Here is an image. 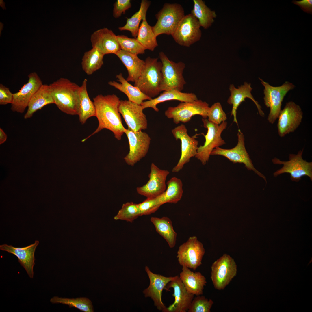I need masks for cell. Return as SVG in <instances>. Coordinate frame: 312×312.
<instances>
[{
  "instance_id": "cell-1",
  "label": "cell",
  "mask_w": 312,
  "mask_h": 312,
  "mask_svg": "<svg viewBox=\"0 0 312 312\" xmlns=\"http://www.w3.org/2000/svg\"><path fill=\"white\" fill-rule=\"evenodd\" d=\"M93 100L96 110L95 116L98 119V126L92 133L81 142H85L104 129L111 131L116 139L120 140L126 129L122 123L119 111L120 101L119 98L114 94L106 95L100 94L94 97Z\"/></svg>"
},
{
  "instance_id": "cell-2",
  "label": "cell",
  "mask_w": 312,
  "mask_h": 312,
  "mask_svg": "<svg viewBox=\"0 0 312 312\" xmlns=\"http://www.w3.org/2000/svg\"><path fill=\"white\" fill-rule=\"evenodd\" d=\"M54 103L63 112L78 115L80 86L65 78H60L49 85Z\"/></svg>"
},
{
  "instance_id": "cell-3",
  "label": "cell",
  "mask_w": 312,
  "mask_h": 312,
  "mask_svg": "<svg viewBox=\"0 0 312 312\" xmlns=\"http://www.w3.org/2000/svg\"><path fill=\"white\" fill-rule=\"evenodd\" d=\"M144 61V65L140 76L134 82V86L152 99L162 91V64L161 62L158 61V58L150 57Z\"/></svg>"
},
{
  "instance_id": "cell-4",
  "label": "cell",
  "mask_w": 312,
  "mask_h": 312,
  "mask_svg": "<svg viewBox=\"0 0 312 312\" xmlns=\"http://www.w3.org/2000/svg\"><path fill=\"white\" fill-rule=\"evenodd\" d=\"M185 15L182 5L177 3H165L155 16L157 21L152 30L156 37L161 34L172 35Z\"/></svg>"
},
{
  "instance_id": "cell-5",
  "label": "cell",
  "mask_w": 312,
  "mask_h": 312,
  "mask_svg": "<svg viewBox=\"0 0 312 312\" xmlns=\"http://www.w3.org/2000/svg\"><path fill=\"white\" fill-rule=\"evenodd\" d=\"M159 57L162 64V91L175 90L181 91L186 83L183 75L185 64L181 61L176 63L170 60L163 52L159 53Z\"/></svg>"
},
{
  "instance_id": "cell-6",
  "label": "cell",
  "mask_w": 312,
  "mask_h": 312,
  "mask_svg": "<svg viewBox=\"0 0 312 312\" xmlns=\"http://www.w3.org/2000/svg\"><path fill=\"white\" fill-rule=\"evenodd\" d=\"M202 121L204 127L207 131L206 135L203 134L205 139L204 144L198 147L195 157L205 165L208 161L212 151L225 144L221 135L226 128L227 123L225 121L218 125L209 121L207 118H203Z\"/></svg>"
},
{
  "instance_id": "cell-7",
  "label": "cell",
  "mask_w": 312,
  "mask_h": 312,
  "mask_svg": "<svg viewBox=\"0 0 312 312\" xmlns=\"http://www.w3.org/2000/svg\"><path fill=\"white\" fill-rule=\"evenodd\" d=\"M303 150H300L297 154H290L289 160L282 161L275 157L272 160L274 164H282L283 166L275 172L274 176L276 177L284 173H289L292 181L298 182L304 176L309 177L312 180V162H308L302 158Z\"/></svg>"
},
{
  "instance_id": "cell-8",
  "label": "cell",
  "mask_w": 312,
  "mask_h": 312,
  "mask_svg": "<svg viewBox=\"0 0 312 312\" xmlns=\"http://www.w3.org/2000/svg\"><path fill=\"white\" fill-rule=\"evenodd\" d=\"M211 278L214 287L224 289L236 275L237 266L234 259L224 254L215 261L211 266Z\"/></svg>"
},
{
  "instance_id": "cell-9",
  "label": "cell",
  "mask_w": 312,
  "mask_h": 312,
  "mask_svg": "<svg viewBox=\"0 0 312 312\" xmlns=\"http://www.w3.org/2000/svg\"><path fill=\"white\" fill-rule=\"evenodd\" d=\"M209 105L206 102L198 99L192 102H183L175 107H170L165 111V116L172 119L174 123H185L189 122L196 115L201 116L204 119L207 118Z\"/></svg>"
},
{
  "instance_id": "cell-10",
  "label": "cell",
  "mask_w": 312,
  "mask_h": 312,
  "mask_svg": "<svg viewBox=\"0 0 312 312\" xmlns=\"http://www.w3.org/2000/svg\"><path fill=\"white\" fill-rule=\"evenodd\" d=\"M259 79L264 87V104L267 108H270L267 120L270 123L273 124L278 118L284 97L289 91L294 88V86L286 81L280 86H273L262 79Z\"/></svg>"
},
{
  "instance_id": "cell-11",
  "label": "cell",
  "mask_w": 312,
  "mask_h": 312,
  "mask_svg": "<svg viewBox=\"0 0 312 312\" xmlns=\"http://www.w3.org/2000/svg\"><path fill=\"white\" fill-rule=\"evenodd\" d=\"M200 27L198 20L191 13L185 15L172 36L179 45L189 47L200 40L202 36Z\"/></svg>"
},
{
  "instance_id": "cell-12",
  "label": "cell",
  "mask_w": 312,
  "mask_h": 312,
  "mask_svg": "<svg viewBox=\"0 0 312 312\" xmlns=\"http://www.w3.org/2000/svg\"><path fill=\"white\" fill-rule=\"evenodd\" d=\"M205 252L202 243L196 236H193L179 246L177 257L181 265L195 270L202 264Z\"/></svg>"
},
{
  "instance_id": "cell-13",
  "label": "cell",
  "mask_w": 312,
  "mask_h": 312,
  "mask_svg": "<svg viewBox=\"0 0 312 312\" xmlns=\"http://www.w3.org/2000/svg\"><path fill=\"white\" fill-rule=\"evenodd\" d=\"M125 133L128 139L129 151L124 159L127 164L133 166L146 156L151 138L147 133L142 131L135 132L126 129Z\"/></svg>"
},
{
  "instance_id": "cell-14",
  "label": "cell",
  "mask_w": 312,
  "mask_h": 312,
  "mask_svg": "<svg viewBox=\"0 0 312 312\" xmlns=\"http://www.w3.org/2000/svg\"><path fill=\"white\" fill-rule=\"evenodd\" d=\"M238 143L234 147L230 149L216 147L212 151L211 155H220L226 158L233 163H243L248 170H253L259 176L262 178L267 183L265 177L254 167L245 146L244 136L239 129L237 134Z\"/></svg>"
},
{
  "instance_id": "cell-15",
  "label": "cell",
  "mask_w": 312,
  "mask_h": 312,
  "mask_svg": "<svg viewBox=\"0 0 312 312\" xmlns=\"http://www.w3.org/2000/svg\"><path fill=\"white\" fill-rule=\"evenodd\" d=\"M171 132L175 139L181 142V156L177 164L172 170V172H177L182 169L192 157L195 156L198 148V141L195 136L189 135L187 129L183 124L175 127Z\"/></svg>"
},
{
  "instance_id": "cell-16",
  "label": "cell",
  "mask_w": 312,
  "mask_h": 312,
  "mask_svg": "<svg viewBox=\"0 0 312 312\" xmlns=\"http://www.w3.org/2000/svg\"><path fill=\"white\" fill-rule=\"evenodd\" d=\"M277 125L279 136L282 137L294 132L302 121L303 112L300 107L293 101L287 102L279 114Z\"/></svg>"
},
{
  "instance_id": "cell-17",
  "label": "cell",
  "mask_w": 312,
  "mask_h": 312,
  "mask_svg": "<svg viewBox=\"0 0 312 312\" xmlns=\"http://www.w3.org/2000/svg\"><path fill=\"white\" fill-rule=\"evenodd\" d=\"M167 170L159 168L152 163L148 175L149 179L144 185L136 188L139 194L147 198H155L162 194L166 188V178L169 174Z\"/></svg>"
},
{
  "instance_id": "cell-18",
  "label": "cell",
  "mask_w": 312,
  "mask_h": 312,
  "mask_svg": "<svg viewBox=\"0 0 312 312\" xmlns=\"http://www.w3.org/2000/svg\"><path fill=\"white\" fill-rule=\"evenodd\" d=\"M141 105L129 101L120 100L119 111L128 126L134 131L145 130L148 127L147 120Z\"/></svg>"
},
{
  "instance_id": "cell-19",
  "label": "cell",
  "mask_w": 312,
  "mask_h": 312,
  "mask_svg": "<svg viewBox=\"0 0 312 312\" xmlns=\"http://www.w3.org/2000/svg\"><path fill=\"white\" fill-rule=\"evenodd\" d=\"M28 77L27 82L23 85L18 92L13 93L11 108L13 112L23 113L33 95L43 84L40 78L36 72L30 73Z\"/></svg>"
},
{
  "instance_id": "cell-20",
  "label": "cell",
  "mask_w": 312,
  "mask_h": 312,
  "mask_svg": "<svg viewBox=\"0 0 312 312\" xmlns=\"http://www.w3.org/2000/svg\"><path fill=\"white\" fill-rule=\"evenodd\" d=\"M145 270L150 280L148 287L143 291L146 297H150L154 302V305L159 311L163 312H168L167 307L163 303L162 300V291L167 284L176 277H167L162 275L153 273L146 266Z\"/></svg>"
},
{
  "instance_id": "cell-21",
  "label": "cell",
  "mask_w": 312,
  "mask_h": 312,
  "mask_svg": "<svg viewBox=\"0 0 312 312\" xmlns=\"http://www.w3.org/2000/svg\"><path fill=\"white\" fill-rule=\"evenodd\" d=\"M166 285L165 288L166 290L171 288L173 289L172 295L174 298L173 303L167 307L168 312L187 311L194 295L187 291L178 276H176Z\"/></svg>"
},
{
  "instance_id": "cell-22",
  "label": "cell",
  "mask_w": 312,
  "mask_h": 312,
  "mask_svg": "<svg viewBox=\"0 0 312 312\" xmlns=\"http://www.w3.org/2000/svg\"><path fill=\"white\" fill-rule=\"evenodd\" d=\"M90 41L92 47L104 55L116 54L121 49L117 36L107 28L100 29L91 35Z\"/></svg>"
},
{
  "instance_id": "cell-23",
  "label": "cell",
  "mask_w": 312,
  "mask_h": 312,
  "mask_svg": "<svg viewBox=\"0 0 312 312\" xmlns=\"http://www.w3.org/2000/svg\"><path fill=\"white\" fill-rule=\"evenodd\" d=\"M39 244V241L36 240L34 243L23 247H16L4 244L0 245V249L16 256L21 265L25 269L29 277L32 278L35 264L34 253Z\"/></svg>"
},
{
  "instance_id": "cell-24",
  "label": "cell",
  "mask_w": 312,
  "mask_h": 312,
  "mask_svg": "<svg viewBox=\"0 0 312 312\" xmlns=\"http://www.w3.org/2000/svg\"><path fill=\"white\" fill-rule=\"evenodd\" d=\"M252 88L250 83L245 82L243 85L238 87L237 88L235 87L233 84L229 86V89L231 95L228 98V103L232 105V109L231 112V115L233 117V121L238 125L237 118V111L238 107L243 101H245L246 98L251 99L256 105L260 115L263 117L265 114L261 109V107L258 102L255 100L251 94Z\"/></svg>"
},
{
  "instance_id": "cell-25",
  "label": "cell",
  "mask_w": 312,
  "mask_h": 312,
  "mask_svg": "<svg viewBox=\"0 0 312 312\" xmlns=\"http://www.w3.org/2000/svg\"><path fill=\"white\" fill-rule=\"evenodd\" d=\"M198 99L197 96L192 93L183 92L175 90L164 91L158 97L153 99L143 101L140 105L143 109L151 108L155 111L158 112L157 107L158 104L172 100H177L181 102H192Z\"/></svg>"
},
{
  "instance_id": "cell-26",
  "label": "cell",
  "mask_w": 312,
  "mask_h": 312,
  "mask_svg": "<svg viewBox=\"0 0 312 312\" xmlns=\"http://www.w3.org/2000/svg\"><path fill=\"white\" fill-rule=\"evenodd\" d=\"M179 277L187 291L196 296L203 294L207 281L205 277L199 272H194L189 268L182 266Z\"/></svg>"
},
{
  "instance_id": "cell-27",
  "label": "cell",
  "mask_w": 312,
  "mask_h": 312,
  "mask_svg": "<svg viewBox=\"0 0 312 312\" xmlns=\"http://www.w3.org/2000/svg\"><path fill=\"white\" fill-rule=\"evenodd\" d=\"M54 103L49 85L43 84L30 100L24 118L25 119L30 118L36 112L44 106Z\"/></svg>"
},
{
  "instance_id": "cell-28",
  "label": "cell",
  "mask_w": 312,
  "mask_h": 312,
  "mask_svg": "<svg viewBox=\"0 0 312 312\" xmlns=\"http://www.w3.org/2000/svg\"><path fill=\"white\" fill-rule=\"evenodd\" d=\"M116 55L125 66L128 75L126 80L135 82L140 76L145 64V61L139 58L137 55L120 49Z\"/></svg>"
},
{
  "instance_id": "cell-29",
  "label": "cell",
  "mask_w": 312,
  "mask_h": 312,
  "mask_svg": "<svg viewBox=\"0 0 312 312\" xmlns=\"http://www.w3.org/2000/svg\"><path fill=\"white\" fill-rule=\"evenodd\" d=\"M116 78L120 83L112 81L109 82L108 84L125 93L129 101L140 105L144 101L152 99L142 92L137 87L129 83L122 73L117 75Z\"/></svg>"
},
{
  "instance_id": "cell-30",
  "label": "cell",
  "mask_w": 312,
  "mask_h": 312,
  "mask_svg": "<svg viewBox=\"0 0 312 312\" xmlns=\"http://www.w3.org/2000/svg\"><path fill=\"white\" fill-rule=\"evenodd\" d=\"M150 220L157 232L165 239L169 247L174 248L176 244L177 233L174 230L170 219L167 217H152Z\"/></svg>"
},
{
  "instance_id": "cell-31",
  "label": "cell",
  "mask_w": 312,
  "mask_h": 312,
  "mask_svg": "<svg viewBox=\"0 0 312 312\" xmlns=\"http://www.w3.org/2000/svg\"><path fill=\"white\" fill-rule=\"evenodd\" d=\"M166 185V191L158 196L160 203L161 205L167 203L176 204L181 200L183 195L182 181L179 178L173 177L167 182Z\"/></svg>"
},
{
  "instance_id": "cell-32",
  "label": "cell",
  "mask_w": 312,
  "mask_h": 312,
  "mask_svg": "<svg viewBox=\"0 0 312 312\" xmlns=\"http://www.w3.org/2000/svg\"><path fill=\"white\" fill-rule=\"evenodd\" d=\"M87 80L85 79L80 86L79 105L78 115L80 122L85 123L89 118L95 116V108L94 102L90 100L88 93Z\"/></svg>"
},
{
  "instance_id": "cell-33",
  "label": "cell",
  "mask_w": 312,
  "mask_h": 312,
  "mask_svg": "<svg viewBox=\"0 0 312 312\" xmlns=\"http://www.w3.org/2000/svg\"><path fill=\"white\" fill-rule=\"evenodd\" d=\"M193 7L191 14L198 21L201 27L205 29L210 27L214 22L217 15L202 0H193Z\"/></svg>"
},
{
  "instance_id": "cell-34",
  "label": "cell",
  "mask_w": 312,
  "mask_h": 312,
  "mask_svg": "<svg viewBox=\"0 0 312 312\" xmlns=\"http://www.w3.org/2000/svg\"><path fill=\"white\" fill-rule=\"evenodd\" d=\"M150 4V1L142 0L139 10L130 18H127L125 25L122 27H119L118 29L121 31H129L132 36L136 38L138 34L140 23L141 20L146 19V12Z\"/></svg>"
},
{
  "instance_id": "cell-35",
  "label": "cell",
  "mask_w": 312,
  "mask_h": 312,
  "mask_svg": "<svg viewBox=\"0 0 312 312\" xmlns=\"http://www.w3.org/2000/svg\"><path fill=\"white\" fill-rule=\"evenodd\" d=\"M104 55L93 48L85 52L81 62L82 68L88 75H91L99 69L103 64Z\"/></svg>"
},
{
  "instance_id": "cell-36",
  "label": "cell",
  "mask_w": 312,
  "mask_h": 312,
  "mask_svg": "<svg viewBox=\"0 0 312 312\" xmlns=\"http://www.w3.org/2000/svg\"><path fill=\"white\" fill-rule=\"evenodd\" d=\"M156 38L146 19L142 20L136 38L137 40L146 50L153 51L158 45Z\"/></svg>"
},
{
  "instance_id": "cell-37",
  "label": "cell",
  "mask_w": 312,
  "mask_h": 312,
  "mask_svg": "<svg viewBox=\"0 0 312 312\" xmlns=\"http://www.w3.org/2000/svg\"><path fill=\"white\" fill-rule=\"evenodd\" d=\"M50 301L53 304H62L67 305L69 306L70 308H77L82 311L94 312L91 301L86 297L68 298L54 296L51 298Z\"/></svg>"
},
{
  "instance_id": "cell-38",
  "label": "cell",
  "mask_w": 312,
  "mask_h": 312,
  "mask_svg": "<svg viewBox=\"0 0 312 312\" xmlns=\"http://www.w3.org/2000/svg\"><path fill=\"white\" fill-rule=\"evenodd\" d=\"M141 216L138 204L131 202L123 204L121 209L114 218L115 220H124L132 222Z\"/></svg>"
},
{
  "instance_id": "cell-39",
  "label": "cell",
  "mask_w": 312,
  "mask_h": 312,
  "mask_svg": "<svg viewBox=\"0 0 312 312\" xmlns=\"http://www.w3.org/2000/svg\"><path fill=\"white\" fill-rule=\"evenodd\" d=\"M121 49L138 55L143 54L146 50L136 38H131L124 35L117 36Z\"/></svg>"
},
{
  "instance_id": "cell-40",
  "label": "cell",
  "mask_w": 312,
  "mask_h": 312,
  "mask_svg": "<svg viewBox=\"0 0 312 312\" xmlns=\"http://www.w3.org/2000/svg\"><path fill=\"white\" fill-rule=\"evenodd\" d=\"M213 304L211 299L204 296H198L194 298L189 307L188 312H210Z\"/></svg>"
},
{
  "instance_id": "cell-41",
  "label": "cell",
  "mask_w": 312,
  "mask_h": 312,
  "mask_svg": "<svg viewBox=\"0 0 312 312\" xmlns=\"http://www.w3.org/2000/svg\"><path fill=\"white\" fill-rule=\"evenodd\" d=\"M208 120L217 125H220L227 119V116L219 102L213 104L209 107L207 112Z\"/></svg>"
},
{
  "instance_id": "cell-42",
  "label": "cell",
  "mask_w": 312,
  "mask_h": 312,
  "mask_svg": "<svg viewBox=\"0 0 312 312\" xmlns=\"http://www.w3.org/2000/svg\"><path fill=\"white\" fill-rule=\"evenodd\" d=\"M137 204L141 216L149 215L155 212L161 205L158 196L154 198H146L142 202Z\"/></svg>"
},
{
  "instance_id": "cell-43",
  "label": "cell",
  "mask_w": 312,
  "mask_h": 312,
  "mask_svg": "<svg viewBox=\"0 0 312 312\" xmlns=\"http://www.w3.org/2000/svg\"><path fill=\"white\" fill-rule=\"evenodd\" d=\"M131 6L130 0H117L114 4L113 16L116 18L119 17L122 14H125Z\"/></svg>"
},
{
  "instance_id": "cell-44",
  "label": "cell",
  "mask_w": 312,
  "mask_h": 312,
  "mask_svg": "<svg viewBox=\"0 0 312 312\" xmlns=\"http://www.w3.org/2000/svg\"><path fill=\"white\" fill-rule=\"evenodd\" d=\"M13 98V93L9 89L2 84H0V104L5 105L12 103Z\"/></svg>"
},
{
  "instance_id": "cell-45",
  "label": "cell",
  "mask_w": 312,
  "mask_h": 312,
  "mask_svg": "<svg viewBox=\"0 0 312 312\" xmlns=\"http://www.w3.org/2000/svg\"><path fill=\"white\" fill-rule=\"evenodd\" d=\"M292 2L300 6L304 12L312 14V0H294Z\"/></svg>"
},
{
  "instance_id": "cell-46",
  "label": "cell",
  "mask_w": 312,
  "mask_h": 312,
  "mask_svg": "<svg viewBox=\"0 0 312 312\" xmlns=\"http://www.w3.org/2000/svg\"><path fill=\"white\" fill-rule=\"evenodd\" d=\"M7 136L3 130L0 128V144L3 143L7 140Z\"/></svg>"
}]
</instances>
